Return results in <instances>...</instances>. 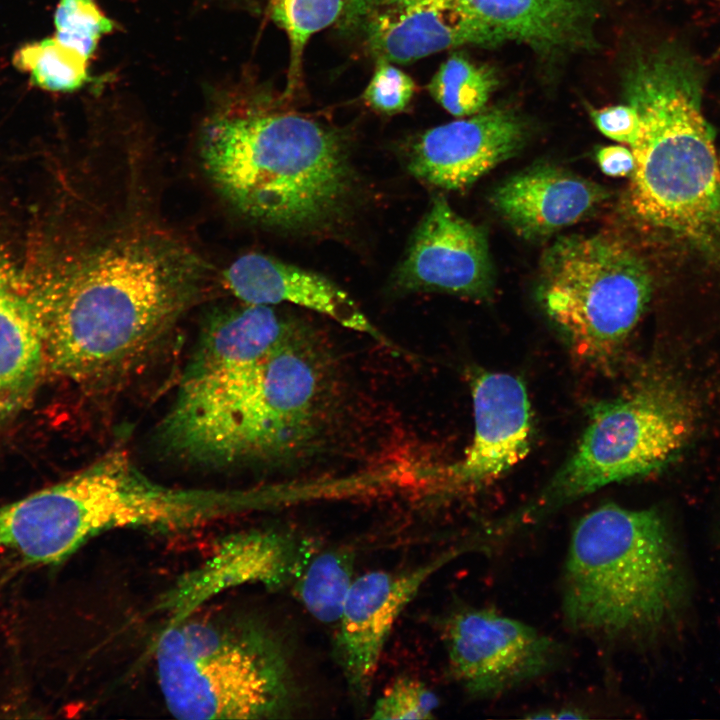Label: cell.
<instances>
[{"label":"cell","instance_id":"10","mask_svg":"<svg viewBox=\"0 0 720 720\" xmlns=\"http://www.w3.org/2000/svg\"><path fill=\"white\" fill-rule=\"evenodd\" d=\"M441 638L454 680L472 698H495L552 669L557 643L493 610L459 607L442 620Z\"/></svg>","mask_w":720,"mask_h":720},{"label":"cell","instance_id":"14","mask_svg":"<svg viewBox=\"0 0 720 720\" xmlns=\"http://www.w3.org/2000/svg\"><path fill=\"white\" fill-rule=\"evenodd\" d=\"M474 434L462 459L441 474L445 491L481 488L518 464L531 442L530 403L518 377L480 372L472 381Z\"/></svg>","mask_w":720,"mask_h":720},{"label":"cell","instance_id":"12","mask_svg":"<svg viewBox=\"0 0 720 720\" xmlns=\"http://www.w3.org/2000/svg\"><path fill=\"white\" fill-rule=\"evenodd\" d=\"M338 24L361 40L375 60L410 63L465 45L506 39L460 5L430 0H370L344 4Z\"/></svg>","mask_w":720,"mask_h":720},{"label":"cell","instance_id":"32","mask_svg":"<svg viewBox=\"0 0 720 720\" xmlns=\"http://www.w3.org/2000/svg\"><path fill=\"white\" fill-rule=\"evenodd\" d=\"M713 1L717 2L718 4H720V0H713Z\"/></svg>","mask_w":720,"mask_h":720},{"label":"cell","instance_id":"19","mask_svg":"<svg viewBox=\"0 0 720 720\" xmlns=\"http://www.w3.org/2000/svg\"><path fill=\"white\" fill-rule=\"evenodd\" d=\"M459 4L506 41L544 54L594 48V0H444Z\"/></svg>","mask_w":720,"mask_h":720},{"label":"cell","instance_id":"18","mask_svg":"<svg viewBox=\"0 0 720 720\" xmlns=\"http://www.w3.org/2000/svg\"><path fill=\"white\" fill-rule=\"evenodd\" d=\"M224 279L244 303L295 304L389 345L350 295L322 275L266 255L249 253L231 263Z\"/></svg>","mask_w":720,"mask_h":720},{"label":"cell","instance_id":"23","mask_svg":"<svg viewBox=\"0 0 720 720\" xmlns=\"http://www.w3.org/2000/svg\"><path fill=\"white\" fill-rule=\"evenodd\" d=\"M498 82L494 68L473 61L463 52H454L435 72L428 89L444 110L464 118L485 109Z\"/></svg>","mask_w":720,"mask_h":720},{"label":"cell","instance_id":"1","mask_svg":"<svg viewBox=\"0 0 720 720\" xmlns=\"http://www.w3.org/2000/svg\"><path fill=\"white\" fill-rule=\"evenodd\" d=\"M202 280L200 258L167 235L110 238L42 296L45 362L77 381L119 372L162 336Z\"/></svg>","mask_w":720,"mask_h":720},{"label":"cell","instance_id":"2","mask_svg":"<svg viewBox=\"0 0 720 720\" xmlns=\"http://www.w3.org/2000/svg\"><path fill=\"white\" fill-rule=\"evenodd\" d=\"M622 90L641 120L629 212L720 271V154L702 112L699 65L678 47L640 52L624 68Z\"/></svg>","mask_w":720,"mask_h":720},{"label":"cell","instance_id":"6","mask_svg":"<svg viewBox=\"0 0 720 720\" xmlns=\"http://www.w3.org/2000/svg\"><path fill=\"white\" fill-rule=\"evenodd\" d=\"M155 661L163 699L178 719L287 718L300 699L288 646L258 621H169Z\"/></svg>","mask_w":720,"mask_h":720},{"label":"cell","instance_id":"29","mask_svg":"<svg viewBox=\"0 0 720 720\" xmlns=\"http://www.w3.org/2000/svg\"><path fill=\"white\" fill-rule=\"evenodd\" d=\"M597 129L609 139L632 146L639 137L641 120L637 110L628 103L600 109L590 108Z\"/></svg>","mask_w":720,"mask_h":720},{"label":"cell","instance_id":"7","mask_svg":"<svg viewBox=\"0 0 720 720\" xmlns=\"http://www.w3.org/2000/svg\"><path fill=\"white\" fill-rule=\"evenodd\" d=\"M264 490L177 488L112 451L71 477L35 492L29 523L41 548L60 563L92 538L117 529L182 530L265 507Z\"/></svg>","mask_w":720,"mask_h":720},{"label":"cell","instance_id":"28","mask_svg":"<svg viewBox=\"0 0 720 720\" xmlns=\"http://www.w3.org/2000/svg\"><path fill=\"white\" fill-rule=\"evenodd\" d=\"M415 83L404 71L385 60H376V67L363 98L377 112L395 114L409 105Z\"/></svg>","mask_w":720,"mask_h":720},{"label":"cell","instance_id":"30","mask_svg":"<svg viewBox=\"0 0 720 720\" xmlns=\"http://www.w3.org/2000/svg\"><path fill=\"white\" fill-rule=\"evenodd\" d=\"M595 158L601 171L611 177H630L635 167L631 149L622 145L601 147Z\"/></svg>","mask_w":720,"mask_h":720},{"label":"cell","instance_id":"3","mask_svg":"<svg viewBox=\"0 0 720 720\" xmlns=\"http://www.w3.org/2000/svg\"><path fill=\"white\" fill-rule=\"evenodd\" d=\"M296 326L261 360L202 380H181L160 439L193 463L228 466L283 456L312 437L323 371Z\"/></svg>","mask_w":720,"mask_h":720},{"label":"cell","instance_id":"25","mask_svg":"<svg viewBox=\"0 0 720 720\" xmlns=\"http://www.w3.org/2000/svg\"><path fill=\"white\" fill-rule=\"evenodd\" d=\"M344 0H272V15L286 32L290 46L288 90L299 81L307 42L337 21Z\"/></svg>","mask_w":720,"mask_h":720},{"label":"cell","instance_id":"17","mask_svg":"<svg viewBox=\"0 0 720 720\" xmlns=\"http://www.w3.org/2000/svg\"><path fill=\"white\" fill-rule=\"evenodd\" d=\"M607 192L567 170L537 165L505 179L491 202L518 234L537 238L579 222L608 197Z\"/></svg>","mask_w":720,"mask_h":720},{"label":"cell","instance_id":"9","mask_svg":"<svg viewBox=\"0 0 720 720\" xmlns=\"http://www.w3.org/2000/svg\"><path fill=\"white\" fill-rule=\"evenodd\" d=\"M652 291L643 258L614 235L563 236L542 257L540 303L576 353L587 359L616 355Z\"/></svg>","mask_w":720,"mask_h":720},{"label":"cell","instance_id":"31","mask_svg":"<svg viewBox=\"0 0 720 720\" xmlns=\"http://www.w3.org/2000/svg\"><path fill=\"white\" fill-rule=\"evenodd\" d=\"M528 718H545V719H580L584 718L585 715L577 709L561 708L558 710H543L534 715L527 716Z\"/></svg>","mask_w":720,"mask_h":720},{"label":"cell","instance_id":"4","mask_svg":"<svg viewBox=\"0 0 720 720\" xmlns=\"http://www.w3.org/2000/svg\"><path fill=\"white\" fill-rule=\"evenodd\" d=\"M200 156L211 183L239 213L280 229L328 224L352 189L340 138L299 115L222 108L203 127Z\"/></svg>","mask_w":720,"mask_h":720},{"label":"cell","instance_id":"20","mask_svg":"<svg viewBox=\"0 0 720 720\" xmlns=\"http://www.w3.org/2000/svg\"><path fill=\"white\" fill-rule=\"evenodd\" d=\"M293 327L270 305L245 303L218 311L208 320L182 379L211 378L255 363Z\"/></svg>","mask_w":720,"mask_h":720},{"label":"cell","instance_id":"11","mask_svg":"<svg viewBox=\"0 0 720 720\" xmlns=\"http://www.w3.org/2000/svg\"><path fill=\"white\" fill-rule=\"evenodd\" d=\"M463 553L450 549L416 566L355 577L335 627L334 652L353 700L364 706L392 630L424 584Z\"/></svg>","mask_w":720,"mask_h":720},{"label":"cell","instance_id":"16","mask_svg":"<svg viewBox=\"0 0 720 720\" xmlns=\"http://www.w3.org/2000/svg\"><path fill=\"white\" fill-rule=\"evenodd\" d=\"M307 555L304 544L284 531L252 529L232 534L172 588L162 608L174 621L229 588L244 584L282 587L294 582Z\"/></svg>","mask_w":720,"mask_h":720},{"label":"cell","instance_id":"26","mask_svg":"<svg viewBox=\"0 0 720 720\" xmlns=\"http://www.w3.org/2000/svg\"><path fill=\"white\" fill-rule=\"evenodd\" d=\"M114 22L95 0H59L54 13V37L88 60L102 36L114 29Z\"/></svg>","mask_w":720,"mask_h":720},{"label":"cell","instance_id":"13","mask_svg":"<svg viewBox=\"0 0 720 720\" xmlns=\"http://www.w3.org/2000/svg\"><path fill=\"white\" fill-rule=\"evenodd\" d=\"M493 280L484 231L456 213L444 197H435L396 270V285L408 292L483 297Z\"/></svg>","mask_w":720,"mask_h":720},{"label":"cell","instance_id":"27","mask_svg":"<svg viewBox=\"0 0 720 720\" xmlns=\"http://www.w3.org/2000/svg\"><path fill=\"white\" fill-rule=\"evenodd\" d=\"M439 706L436 694L421 680L402 676L394 680L373 705L370 719H432Z\"/></svg>","mask_w":720,"mask_h":720},{"label":"cell","instance_id":"21","mask_svg":"<svg viewBox=\"0 0 720 720\" xmlns=\"http://www.w3.org/2000/svg\"><path fill=\"white\" fill-rule=\"evenodd\" d=\"M44 362L38 301L0 282V422L30 396Z\"/></svg>","mask_w":720,"mask_h":720},{"label":"cell","instance_id":"8","mask_svg":"<svg viewBox=\"0 0 720 720\" xmlns=\"http://www.w3.org/2000/svg\"><path fill=\"white\" fill-rule=\"evenodd\" d=\"M694 412L686 394L664 377L647 378L593 407L576 450L536 500L507 527L530 523L604 486L649 474L689 439Z\"/></svg>","mask_w":720,"mask_h":720},{"label":"cell","instance_id":"15","mask_svg":"<svg viewBox=\"0 0 720 720\" xmlns=\"http://www.w3.org/2000/svg\"><path fill=\"white\" fill-rule=\"evenodd\" d=\"M527 131L512 109H484L425 131L411 147L408 169L436 187L461 190L517 153Z\"/></svg>","mask_w":720,"mask_h":720},{"label":"cell","instance_id":"24","mask_svg":"<svg viewBox=\"0 0 720 720\" xmlns=\"http://www.w3.org/2000/svg\"><path fill=\"white\" fill-rule=\"evenodd\" d=\"M89 60L54 36L27 42L13 54L12 63L30 82L51 92H73L89 80Z\"/></svg>","mask_w":720,"mask_h":720},{"label":"cell","instance_id":"5","mask_svg":"<svg viewBox=\"0 0 720 720\" xmlns=\"http://www.w3.org/2000/svg\"><path fill=\"white\" fill-rule=\"evenodd\" d=\"M562 583L563 614L576 631L617 640L658 629L682 593L662 514L606 503L584 515L571 534Z\"/></svg>","mask_w":720,"mask_h":720},{"label":"cell","instance_id":"22","mask_svg":"<svg viewBox=\"0 0 720 720\" xmlns=\"http://www.w3.org/2000/svg\"><path fill=\"white\" fill-rule=\"evenodd\" d=\"M356 552L351 547H335L306 561L294 580L300 603L318 622L338 624L355 579Z\"/></svg>","mask_w":720,"mask_h":720}]
</instances>
